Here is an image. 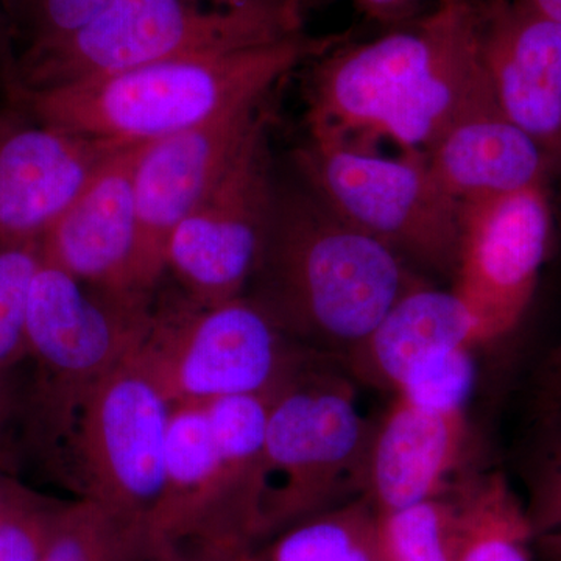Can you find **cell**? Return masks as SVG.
Listing matches in <instances>:
<instances>
[{
	"label": "cell",
	"mask_w": 561,
	"mask_h": 561,
	"mask_svg": "<svg viewBox=\"0 0 561 561\" xmlns=\"http://www.w3.org/2000/svg\"><path fill=\"white\" fill-rule=\"evenodd\" d=\"M306 80L311 138L426 157L454 124L494 105L476 0H438L434 11L371 41L346 38L313 58Z\"/></svg>",
	"instance_id": "cell-1"
},
{
	"label": "cell",
	"mask_w": 561,
	"mask_h": 561,
	"mask_svg": "<svg viewBox=\"0 0 561 561\" xmlns=\"http://www.w3.org/2000/svg\"><path fill=\"white\" fill-rule=\"evenodd\" d=\"M424 280L393 250L342 219L295 173L276 176L245 294L302 348L343 362Z\"/></svg>",
	"instance_id": "cell-2"
},
{
	"label": "cell",
	"mask_w": 561,
	"mask_h": 561,
	"mask_svg": "<svg viewBox=\"0 0 561 561\" xmlns=\"http://www.w3.org/2000/svg\"><path fill=\"white\" fill-rule=\"evenodd\" d=\"M343 39L300 32L49 90H22L10 102L43 124L84 138L146 144L268 101L289 73Z\"/></svg>",
	"instance_id": "cell-3"
},
{
	"label": "cell",
	"mask_w": 561,
	"mask_h": 561,
	"mask_svg": "<svg viewBox=\"0 0 561 561\" xmlns=\"http://www.w3.org/2000/svg\"><path fill=\"white\" fill-rule=\"evenodd\" d=\"M267 413V397L173 404L147 560L162 553L236 559L265 537Z\"/></svg>",
	"instance_id": "cell-4"
},
{
	"label": "cell",
	"mask_w": 561,
	"mask_h": 561,
	"mask_svg": "<svg viewBox=\"0 0 561 561\" xmlns=\"http://www.w3.org/2000/svg\"><path fill=\"white\" fill-rule=\"evenodd\" d=\"M302 21L291 0H113L79 31L21 54L13 95L271 43L305 32Z\"/></svg>",
	"instance_id": "cell-5"
},
{
	"label": "cell",
	"mask_w": 561,
	"mask_h": 561,
	"mask_svg": "<svg viewBox=\"0 0 561 561\" xmlns=\"http://www.w3.org/2000/svg\"><path fill=\"white\" fill-rule=\"evenodd\" d=\"M339 365L312 354L268 402L265 537L367 494L376 423Z\"/></svg>",
	"instance_id": "cell-6"
},
{
	"label": "cell",
	"mask_w": 561,
	"mask_h": 561,
	"mask_svg": "<svg viewBox=\"0 0 561 561\" xmlns=\"http://www.w3.org/2000/svg\"><path fill=\"white\" fill-rule=\"evenodd\" d=\"M312 354L247 295L205 302L183 291L153 301L135 359L179 404L273 397Z\"/></svg>",
	"instance_id": "cell-7"
},
{
	"label": "cell",
	"mask_w": 561,
	"mask_h": 561,
	"mask_svg": "<svg viewBox=\"0 0 561 561\" xmlns=\"http://www.w3.org/2000/svg\"><path fill=\"white\" fill-rule=\"evenodd\" d=\"M295 173L342 219L393 250L424 278L453 280L460 203L426 158L309 136L294 153Z\"/></svg>",
	"instance_id": "cell-8"
},
{
	"label": "cell",
	"mask_w": 561,
	"mask_h": 561,
	"mask_svg": "<svg viewBox=\"0 0 561 561\" xmlns=\"http://www.w3.org/2000/svg\"><path fill=\"white\" fill-rule=\"evenodd\" d=\"M153 300H122L41 261L27 306L36 364L32 421L39 442L62 453L83 401L142 342Z\"/></svg>",
	"instance_id": "cell-9"
},
{
	"label": "cell",
	"mask_w": 561,
	"mask_h": 561,
	"mask_svg": "<svg viewBox=\"0 0 561 561\" xmlns=\"http://www.w3.org/2000/svg\"><path fill=\"white\" fill-rule=\"evenodd\" d=\"M172 408L133 353L88 394L62 449L84 500L101 505L146 549L164 486Z\"/></svg>",
	"instance_id": "cell-10"
},
{
	"label": "cell",
	"mask_w": 561,
	"mask_h": 561,
	"mask_svg": "<svg viewBox=\"0 0 561 561\" xmlns=\"http://www.w3.org/2000/svg\"><path fill=\"white\" fill-rule=\"evenodd\" d=\"M271 124L267 105L219 180L169 238L165 271L195 300L219 302L245 294L275 192Z\"/></svg>",
	"instance_id": "cell-11"
},
{
	"label": "cell",
	"mask_w": 561,
	"mask_h": 561,
	"mask_svg": "<svg viewBox=\"0 0 561 561\" xmlns=\"http://www.w3.org/2000/svg\"><path fill=\"white\" fill-rule=\"evenodd\" d=\"M551 184L460 203L459 253L451 289L493 341L529 309L553 228Z\"/></svg>",
	"instance_id": "cell-12"
},
{
	"label": "cell",
	"mask_w": 561,
	"mask_h": 561,
	"mask_svg": "<svg viewBox=\"0 0 561 561\" xmlns=\"http://www.w3.org/2000/svg\"><path fill=\"white\" fill-rule=\"evenodd\" d=\"M142 144L122 146L39 239L41 257L84 286L122 298L153 300L140 262L135 169Z\"/></svg>",
	"instance_id": "cell-13"
},
{
	"label": "cell",
	"mask_w": 561,
	"mask_h": 561,
	"mask_svg": "<svg viewBox=\"0 0 561 561\" xmlns=\"http://www.w3.org/2000/svg\"><path fill=\"white\" fill-rule=\"evenodd\" d=\"M122 146L43 124L13 103L0 110V243L39 241Z\"/></svg>",
	"instance_id": "cell-14"
},
{
	"label": "cell",
	"mask_w": 561,
	"mask_h": 561,
	"mask_svg": "<svg viewBox=\"0 0 561 561\" xmlns=\"http://www.w3.org/2000/svg\"><path fill=\"white\" fill-rule=\"evenodd\" d=\"M479 47L497 108L561 173V22L515 0H476Z\"/></svg>",
	"instance_id": "cell-15"
},
{
	"label": "cell",
	"mask_w": 561,
	"mask_h": 561,
	"mask_svg": "<svg viewBox=\"0 0 561 561\" xmlns=\"http://www.w3.org/2000/svg\"><path fill=\"white\" fill-rule=\"evenodd\" d=\"M268 101L168 138L142 144L135 169L140 262L154 290L165 272V247L184 217L208 194Z\"/></svg>",
	"instance_id": "cell-16"
},
{
	"label": "cell",
	"mask_w": 561,
	"mask_h": 561,
	"mask_svg": "<svg viewBox=\"0 0 561 561\" xmlns=\"http://www.w3.org/2000/svg\"><path fill=\"white\" fill-rule=\"evenodd\" d=\"M467 413L437 412L394 398L373 432L367 494L379 512L449 493L468 448Z\"/></svg>",
	"instance_id": "cell-17"
},
{
	"label": "cell",
	"mask_w": 561,
	"mask_h": 561,
	"mask_svg": "<svg viewBox=\"0 0 561 561\" xmlns=\"http://www.w3.org/2000/svg\"><path fill=\"white\" fill-rule=\"evenodd\" d=\"M490 342L485 324L451 287L424 280L402 295L341 364L354 381L397 394L424 365Z\"/></svg>",
	"instance_id": "cell-18"
},
{
	"label": "cell",
	"mask_w": 561,
	"mask_h": 561,
	"mask_svg": "<svg viewBox=\"0 0 561 561\" xmlns=\"http://www.w3.org/2000/svg\"><path fill=\"white\" fill-rule=\"evenodd\" d=\"M424 158L459 203L551 184L556 176L540 147L496 103L454 124Z\"/></svg>",
	"instance_id": "cell-19"
},
{
	"label": "cell",
	"mask_w": 561,
	"mask_h": 561,
	"mask_svg": "<svg viewBox=\"0 0 561 561\" xmlns=\"http://www.w3.org/2000/svg\"><path fill=\"white\" fill-rule=\"evenodd\" d=\"M456 493L461 513L456 561H534L529 513L502 472L463 476Z\"/></svg>",
	"instance_id": "cell-20"
},
{
	"label": "cell",
	"mask_w": 561,
	"mask_h": 561,
	"mask_svg": "<svg viewBox=\"0 0 561 561\" xmlns=\"http://www.w3.org/2000/svg\"><path fill=\"white\" fill-rule=\"evenodd\" d=\"M379 511L356 497L279 531L267 561H382Z\"/></svg>",
	"instance_id": "cell-21"
},
{
	"label": "cell",
	"mask_w": 561,
	"mask_h": 561,
	"mask_svg": "<svg viewBox=\"0 0 561 561\" xmlns=\"http://www.w3.org/2000/svg\"><path fill=\"white\" fill-rule=\"evenodd\" d=\"M460 530L456 486L442 496L379 512L382 561H456Z\"/></svg>",
	"instance_id": "cell-22"
},
{
	"label": "cell",
	"mask_w": 561,
	"mask_h": 561,
	"mask_svg": "<svg viewBox=\"0 0 561 561\" xmlns=\"http://www.w3.org/2000/svg\"><path fill=\"white\" fill-rule=\"evenodd\" d=\"M41 561H147L144 541L90 500L62 504Z\"/></svg>",
	"instance_id": "cell-23"
},
{
	"label": "cell",
	"mask_w": 561,
	"mask_h": 561,
	"mask_svg": "<svg viewBox=\"0 0 561 561\" xmlns=\"http://www.w3.org/2000/svg\"><path fill=\"white\" fill-rule=\"evenodd\" d=\"M41 261L39 241L0 243V370L28 357V295Z\"/></svg>",
	"instance_id": "cell-24"
},
{
	"label": "cell",
	"mask_w": 561,
	"mask_h": 561,
	"mask_svg": "<svg viewBox=\"0 0 561 561\" xmlns=\"http://www.w3.org/2000/svg\"><path fill=\"white\" fill-rule=\"evenodd\" d=\"M113 0H0L18 57L79 31Z\"/></svg>",
	"instance_id": "cell-25"
},
{
	"label": "cell",
	"mask_w": 561,
	"mask_h": 561,
	"mask_svg": "<svg viewBox=\"0 0 561 561\" xmlns=\"http://www.w3.org/2000/svg\"><path fill=\"white\" fill-rule=\"evenodd\" d=\"M61 505L9 479L0 502V561H41Z\"/></svg>",
	"instance_id": "cell-26"
},
{
	"label": "cell",
	"mask_w": 561,
	"mask_h": 561,
	"mask_svg": "<svg viewBox=\"0 0 561 561\" xmlns=\"http://www.w3.org/2000/svg\"><path fill=\"white\" fill-rule=\"evenodd\" d=\"M476 350H459L424 365L405 379L394 398L437 412L467 413L476 381Z\"/></svg>",
	"instance_id": "cell-27"
},
{
	"label": "cell",
	"mask_w": 561,
	"mask_h": 561,
	"mask_svg": "<svg viewBox=\"0 0 561 561\" xmlns=\"http://www.w3.org/2000/svg\"><path fill=\"white\" fill-rule=\"evenodd\" d=\"M527 513L535 538L561 530V435L538 476Z\"/></svg>",
	"instance_id": "cell-28"
},
{
	"label": "cell",
	"mask_w": 561,
	"mask_h": 561,
	"mask_svg": "<svg viewBox=\"0 0 561 561\" xmlns=\"http://www.w3.org/2000/svg\"><path fill=\"white\" fill-rule=\"evenodd\" d=\"M360 13L381 24L413 20L426 0H353Z\"/></svg>",
	"instance_id": "cell-29"
},
{
	"label": "cell",
	"mask_w": 561,
	"mask_h": 561,
	"mask_svg": "<svg viewBox=\"0 0 561 561\" xmlns=\"http://www.w3.org/2000/svg\"><path fill=\"white\" fill-rule=\"evenodd\" d=\"M18 50L9 25L0 13V80L7 94L16 87Z\"/></svg>",
	"instance_id": "cell-30"
},
{
	"label": "cell",
	"mask_w": 561,
	"mask_h": 561,
	"mask_svg": "<svg viewBox=\"0 0 561 561\" xmlns=\"http://www.w3.org/2000/svg\"><path fill=\"white\" fill-rule=\"evenodd\" d=\"M535 549L540 551L545 561H561V530L535 538Z\"/></svg>",
	"instance_id": "cell-31"
},
{
	"label": "cell",
	"mask_w": 561,
	"mask_h": 561,
	"mask_svg": "<svg viewBox=\"0 0 561 561\" xmlns=\"http://www.w3.org/2000/svg\"><path fill=\"white\" fill-rule=\"evenodd\" d=\"M546 404L549 408L561 404V348L557 351L556 359L552 362L551 375L546 386Z\"/></svg>",
	"instance_id": "cell-32"
},
{
	"label": "cell",
	"mask_w": 561,
	"mask_h": 561,
	"mask_svg": "<svg viewBox=\"0 0 561 561\" xmlns=\"http://www.w3.org/2000/svg\"><path fill=\"white\" fill-rule=\"evenodd\" d=\"M515 2L535 13L561 22V0H515Z\"/></svg>",
	"instance_id": "cell-33"
},
{
	"label": "cell",
	"mask_w": 561,
	"mask_h": 561,
	"mask_svg": "<svg viewBox=\"0 0 561 561\" xmlns=\"http://www.w3.org/2000/svg\"><path fill=\"white\" fill-rule=\"evenodd\" d=\"M7 373L9 371L0 370V427H2L7 416H9L11 405V393Z\"/></svg>",
	"instance_id": "cell-34"
},
{
	"label": "cell",
	"mask_w": 561,
	"mask_h": 561,
	"mask_svg": "<svg viewBox=\"0 0 561 561\" xmlns=\"http://www.w3.org/2000/svg\"><path fill=\"white\" fill-rule=\"evenodd\" d=\"M147 561H260L254 559L251 553L249 556L236 557V559H203V557L176 556V553H164V556H154Z\"/></svg>",
	"instance_id": "cell-35"
},
{
	"label": "cell",
	"mask_w": 561,
	"mask_h": 561,
	"mask_svg": "<svg viewBox=\"0 0 561 561\" xmlns=\"http://www.w3.org/2000/svg\"><path fill=\"white\" fill-rule=\"evenodd\" d=\"M328 2H331V0H291L294 9L297 10V13L300 14L302 20H305V16L309 11L317 9V7L324 5V3Z\"/></svg>",
	"instance_id": "cell-36"
},
{
	"label": "cell",
	"mask_w": 561,
	"mask_h": 561,
	"mask_svg": "<svg viewBox=\"0 0 561 561\" xmlns=\"http://www.w3.org/2000/svg\"><path fill=\"white\" fill-rule=\"evenodd\" d=\"M7 481H9V478H3V476L0 474V502H2L3 491H5Z\"/></svg>",
	"instance_id": "cell-37"
}]
</instances>
